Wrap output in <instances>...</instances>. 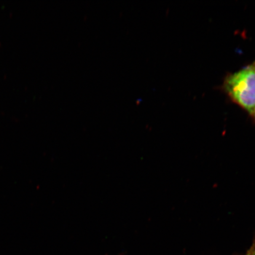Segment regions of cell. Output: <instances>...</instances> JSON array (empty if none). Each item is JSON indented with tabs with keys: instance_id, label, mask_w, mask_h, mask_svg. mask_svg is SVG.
Returning <instances> with one entry per match:
<instances>
[{
	"instance_id": "1",
	"label": "cell",
	"mask_w": 255,
	"mask_h": 255,
	"mask_svg": "<svg viewBox=\"0 0 255 255\" xmlns=\"http://www.w3.org/2000/svg\"><path fill=\"white\" fill-rule=\"evenodd\" d=\"M222 90L251 117L255 109V61L226 75Z\"/></svg>"
},
{
	"instance_id": "2",
	"label": "cell",
	"mask_w": 255,
	"mask_h": 255,
	"mask_svg": "<svg viewBox=\"0 0 255 255\" xmlns=\"http://www.w3.org/2000/svg\"><path fill=\"white\" fill-rule=\"evenodd\" d=\"M252 118V119H253L255 123V109L254 111V113L253 115H252V116L251 117Z\"/></svg>"
}]
</instances>
